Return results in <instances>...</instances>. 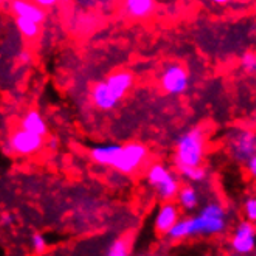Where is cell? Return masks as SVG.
I'll list each match as a JSON object with an SVG mask.
<instances>
[{
	"label": "cell",
	"instance_id": "1",
	"mask_svg": "<svg viewBox=\"0 0 256 256\" xmlns=\"http://www.w3.org/2000/svg\"><path fill=\"white\" fill-rule=\"evenodd\" d=\"M228 228V218L225 208L218 202L206 204L199 214L180 219L168 233L171 240H184L198 236H218Z\"/></svg>",
	"mask_w": 256,
	"mask_h": 256
},
{
	"label": "cell",
	"instance_id": "2",
	"mask_svg": "<svg viewBox=\"0 0 256 256\" xmlns=\"http://www.w3.org/2000/svg\"><path fill=\"white\" fill-rule=\"evenodd\" d=\"M149 157V150L142 143L100 144L90 149V158L101 166L112 168L122 174L137 172Z\"/></svg>",
	"mask_w": 256,
	"mask_h": 256
},
{
	"label": "cell",
	"instance_id": "3",
	"mask_svg": "<svg viewBox=\"0 0 256 256\" xmlns=\"http://www.w3.org/2000/svg\"><path fill=\"white\" fill-rule=\"evenodd\" d=\"M134 86V74L128 70H118L108 80L95 82L90 90V100L94 106L102 112L114 110Z\"/></svg>",
	"mask_w": 256,
	"mask_h": 256
},
{
	"label": "cell",
	"instance_id": "4",
	"mask_svg": "<svg viewBox=\"0 0 256 256\" xmlns=\"http://www.w3.org/2000/svg\"><path fill=\"white\" fill-rule=\"evenodd\" d=\"M208 135L204 126H196L184 132L176 142L174 164L180 166H200L206 154Z\"/></svg>",
	"mask_w": 256,
	"mask_h": 256
},
{
	"label": "cell",
	"instance_id": "5",
	"mask_svg": "<svg viewBox=\"0 0 256 256\" xmlns=\"http://www.w3.org/2000/svg\"><path fill=\"white\" fill-rule=\"evenodd\" d=\"M177 174L168 170L162 163H154V164H150L146 171V180H148V184L157 191L158 198L163 202H168V200L177 199V194L180 188H182Z\"/></svg>",
	"mask_w": 256,
	"mask_h": 256
},
{
	"label": "cell",
	"instance_id": "6",
	"mask_svg": "<svg viewBox=\"0 0 256 256\" xmlns=\"http://www.w3.org/2000/svg\"><path fill=\"white\" fill-rule=\"evenodd\" d=\"M228 150L234 162L246 164L256 156V132L247 128H234L228 134Z\"/></svg>",
	"mask_w": 256,
	"mask_h": 256
},
{
	"label": "cell",
	"instance_id": "7",
	"mask_svg": "<svg viewBox=\"0 0 256 256\" xmlns=\"http://www.w3.org/2000/svg\"><path fill=\"white\" fill-rule=\"evenodd\" d=\"M160 88L166 95L178 96L184 95L190 87V73L188 70L178 62L166 64L160 73Z\"/></svg>",
	"mask_w": 256,
	"mask_h": 256
},
{
	"label": "cell",
	"instance_id": "8",
	"mask_svg": "<svg viewBox=\"0 0 256 256\" xmlns=\"http://www.w3.org/2000/svg\"><path fill=\"white\" fill-rule=\"evenodd\" d=\"M42 148H44V137L22 128L12 130L8 137V149L14 156L32 157L36 156Z\"/></svg>",
	"mask_w": 256,
	"mask_h": 256
},
{
	"label": "cell",
	"instance_id": "9",
	"mask_svg": "<svg viewBox=\"0 0 256 256\" xmlns=\"http://www.w3.org/2000/svg\"><path fill=\"white\" fill-rule=\"evenodd\" d=\"M232 250L238 254H250L256 250V227L250 220L238 224L230 240Z\"/></svg>",
	"mask_w": 256,
	"mask_h": 256
},
{
	"label": "cell",
	"instance_id": "10",
	"mask_svg": "<svg viewBox=\"0 0 256 256\" xmlns=\"http://www.w3.org/2000/svg\"><path fill=\"white\" fill-rule=\"evenodd\" d=\"M10 11L14 18H26L40 25L47 19V10L39 6L34 0H12L10 2Z\"/></svg>",
	"mask_w": 256,
	"mask_h": 256
},
{
	"label": "cell",
	"instance_id": "11",
	"mask_svg": "<svg viewBox=\"0 0 256 256\" xmlns=\"http://www.w3.org/2000/svg\"><path fill=\"white\" fill-rule=\"evenodd\" d=\"M180 220V205L174 204L172 200L164 202L156 216V230L160 234H168L174 225Z\"/></svg>",
	"mask_w": 256,
	"mask_h": 256
},
{
	"label": "cell",
	"instance_id": "12",
	"mask_svg": "<svg viewBox=\"0 0 256 256\" xmlns=\"http://www.w3.org/2000/svg\"><path fill=\"white\" fill-rule=\"evenodd\" d=\"M157 10V0H123V14L132 20H148Z\"/></svg>",
	"mask_w": 256,
	"mask_h": 256
},
{
	"label": "cell",
	"instance_id": "13",
	"mask_svg": "<svg viewBox=\"0 0 256 256\" xmlns=\"http://www.w3.org/2000/svg\"><path fill=\"white\" fill-rule=\"evenodd\" d=\"M22 129H26L33 134H38L40 137H47L48 135V126L45 123V120L42 118V115L38 110H30L24 115V118L20 120V126Z\"/></svg>",
	"mask_w": 256,
	"mask_h": 256
},
{
	"label": "cell",
	"instance_id": "14",
	"mask_svg": "<svg viewBox=\"0 0 256 256\" xmlns=\"http://www.w3.org/2000/svg\"><path fill=\"white\" fill-rule=\"evenodd\" d=\"M199 202H200L199 191L192 185H185L180 188L177 194V204L180 205V208H184L185 212H194V210H198Z\"/></svg>",
	"mask_w": 256,
	"mask_h": 256
},
{
	"label": "cell",
	"instance_id": "15",
	"mask_svg": "<svg viewBox=\"0 0 256 256\" xmlns=\"http://www.w3.org/2000/svg\"><path fill=\"white\" fill-rule=\"evenodd\" d=\"M16 26L19 30V33L25 38V39H30L33 40L39 36L40 33V24L32 20V19H26V18H16Z\"/></svg>",
	"mask_w": 256,
	"mask_h": 256
},
{
	"label": "cell",
	"instance_id": "16",
	"mask_svg": "<svg viewBox=\"0 0 256 256\" xmlns=\"http://www.w3.org/2000/svg\"><path fill=\"white\" fill-rule=\"evenodd\" d=\"M178 176H182L184 178H186L190 184H202L206 180L208 177V172L202 166H180V168H176Z\"/></svg>",
	"mask_w": 256,
	"mask_h": 256
},
{
	"label": "cell",
	"instance_id": "17",
	"mask_svg": "<svg viewBox=\"0 0 256 256\" xmlns=\"http://www.w3.org/2000/svg\"><path fill=\"white\" fill-rule=\"evenodd\" d=\"M132 240L129 236H123L120 238L116 240H114V242L110 244L109 250H108V254L109 256H126L129 254L132 250Z\"/></svg>",
	"mask_w": 256,
	"mask_h": 256
},
{
	"label": "cell",
	"instance_id": "18",
	"mask_svg": "<svg viewBox=\"0 0 256 256\" xmlns=\"http://www.w3.org/2000/svg\"><path fill=\"white\" fill-rule=\"evenodd\" d=\"M240 67L247 74H252V76H256V52L248 50L242 54L240 58Z\"/></svg>",
	"mask_w": 256,
	"mask_h": 256
},
{
	"label": "cell",
	"instance_id": "19",
	"mask_svg": "<svg viewBox=\"0 0 256 256\" xmlns=\"http://www.w3.org/2000/svg\"><path fill=\"white\" fill-rule=\"evenodd\" d=\"M244 216L247 220L256 224V198H248L244 204Z\"/></svg>",
	"mask_w": 256,
	"mask_h": 256
},
{
	"label": "cell",
	"instance_id": "20",
	"mask_svg": "<svg viewBox=\"0 0 256 256\" xmlns=\"http://www.w3.org/2000/svg\"><path fill=\"white\" fill-rule=\"evenodd\" d=\"M32 247L36 253H45L47 252V239H45L40 233L33 234L32 238Z\"/></svg>",
	"mask_w": 256,
	"mask_h": 256
},
{
	"label": "cell",
	"instance_id": "21",
	"mask_svg": "<svg viewBox=\"0 0 256 256\" xmlns=\"http://www.w3.org/2000/svg\"><path fill=\"white\" fill-rule=\"evenodd\" d=\"M246 170L248 172L250 177L256 178V156H253L247 163H246Z\"/></svg>",
	"mask_w": 256,
	"mask_h": 256
},
{
	"label": "cell",
	"instance_id": "22",
	"mask_svg": "<svg viewBox=\"0 0 256 256\" xmlns=\"http://www.w3.org/2000/svg\"><path fill=\"white\" fill-rule=\"evenodd\" d=\"M34 2L39 6L45 8V10H50V8H53V6H56L59 4V0H34Z\"/></svg>",
	"mask_w": 256,
	"mask_h": 256
},
{
	"label": "cell",
	"instance_id": "23",
	"mask_svg": "<svg viewBox=\"0 0 256 256\" xmlns=\"http://www.w3.org/2000/svg\"><path fill=\"white\" fill-rule=\"evenodd\" d=\"M19 61L22 62V64H30L33 61V58H32V54H30L28 52H22L20 54H19Z\"/></svg>",
	"mask_w": 256,
	"mask_h": 256
},
{
	"label": "cell",
	"instance_id": "24",
	"mask_svg": "<svg viewBox=\"0 0 256 256\" xmlns=\"http://www.w3.org/2000/svg\"><path fill=\"white\" fill-rule=\"evenodd\" d=\"M58 144H59V142H58L56 137H50L48 142H47V146H48L50 150H56L58 149Z\"/></svg>",
	"mask_w": 256,
	"mask_h": 256
},
{
	"label": "cell",
	"instance_id": "25",
	"mask_svg": "<svg viewBox=\"0 0 256 256\" xmlns=\"http://www.w3.org/2000/svg\"><path fill=\"white\" fill-rule=\"evenodd\" d=\"M212 4H214V5H219V6H225V5H230V4H233L234 0H210Z\"/></svg>",
	"mask_w": 256,
	"mask_h": 256
},
{
	"label": "cell",
	"instance_id": "26",
	"mask_svg": "<svg viewBox=\"0 0 256 256\" xmlns=\"http://www.w3.org/2000/svg\"><path fill=\"white\" fill-rule=\"evenodd\" d=\"M240 2H244V4H247V2H252V0H240Z\"/></svg>",
	"mask_w": 256,
	"mask_h": 256
},
{
	"label": "cell",
	"instance_id": "27",
	"mask_svg": "<svg viewBox=\"0 0 256 256\" xmlns=\"http://www.w3.org/2000/svg\"><path fill=\"white\" fill-rule=\"evenodd\" d=\"M2 2L5 4V2H12V0H2Z\"/></svg>",
	"mask_w": 256,
	"mask_h": 256
},
{
	"label": "cell",
	"instance_id": "28",
	"mask_svg": "<svg viewBox=\"0 0 256 256\" xmlns=\"http://www.w3.org/2000/svg\"><path fill=\"white\" fill-rule=\"evenodd\" d=\"M254 6H256V4H254Z\"/></svg>",
	"mask_w": 256,
	"mask_h": 256
}]
</instances>
